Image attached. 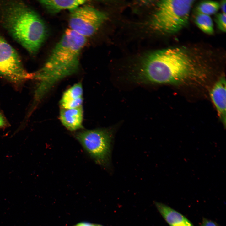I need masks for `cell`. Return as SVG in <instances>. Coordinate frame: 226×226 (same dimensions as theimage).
I'll list each match as a JSON object with an SVG mask.
<instances>
[{"label":"cell","instance_id":"1","mask_svg":"<svg viewBox=\"0 0 226 226\" xmlns=\"http://www.w3.org/2000/svg\"><path fill=\"white\" fill-rule=\"evenodd\" d=\"M195 63L182 48L164 49L151 53L144 58L131 78L145 84L185 83L198 77V70Z\"/></svg>","mask_w":226,"mask_h":226},{"label":"cell","instance_id":"2","mask_svg":"<svg viewBox=\"0 0 226 226\" xmlns=\"http://www.w3.org/2000/svg\"><path fill=\"white\" fill-rule=\"evenodd\" d=\"M0 19L10 35L30 54L39 50L47 35L42 18L25 3L18 1L0 3Z\"/></svg>","mask_w":226,"mask_h":226},{"label":"cell","instance_id":"3","mask_svg":"<svg viewBox=\"0 0 226 226\" xmlns=\"http://www.w3.org/2000/svg\"><path fill=\"white\" fill-rule=\"evenodd\" d=\"M86 38L69 28L53 49L42 68L33 75L41 83L37 94L42 96L58 81L77 72Z\"/></svg>","mask_w":226,"mask_h":226},{"label":"cell","instance_id":"4","mask_svg":"<svg viewBox=\"0 0 226 226\" xmlns=\"http://www.w3.org/2000/svg\"><path fill=\"white\" fill-rule=\"evenodd\" d=\"M195 1L165 0L158 3L151 20L156 30L167 34L175 33L188 24Z\"/></svg>","mask_w":226,"mask_h":226},{"label":"cell","instance_id":"5","mask_svg":"<svg viewBox=\"0 0 226 226\" xmlns=\"http://www.w3.org/2000/svg\"><path fill=\"white\" fill-rule=\"evenodd\" d=\"M113 128L84 131L76 137L83 148L98 164L108 166L110 164Z\"/></svg>","mask_w":226,"mask_h":226},{"label":"cell","instance_id":"6","mask_svg":"<svg viewBox=\"0 0 226 226\" xmlns=\"http://www.w3.org/2000/svg\"><path fill=\"white\" fill-rule=\"evenodd\" d=\"M70 11L69 28L86 38L94 35L107 18L104 13L84 4Z\"/></svg>","mask_w":226,"mask_h":226},{"label":"cell","instance_id":"7","mask_svg":"<svg viewBox=\"0 0 226 226\" xmlns=\"http://www.w3.org/2000/svg\"><path fill=\"white\" fill-rule=\"evenodd\" d=\"M0 75L14 82L33 78L15 49L0 35Z\"/></svg>","mask_w":226,"mask_h":226},{"label":"cell","instance_id":"8","mask_svg":"<svg viewBox=\"0 0 226 226\" xmlns=\"http://www.w3.org/2000/svg\"><path fill=\"white\" fill-rule=\"evenodd\" d=\"M226 79L223 76L216 82L210 92L211 100L219 118L224 126L226 122Z\"/></svg>","mask_w":226,"mask_h":226},{"label":"cell","instance_id":"9","mask_svg":"<svg viewBox=\"0 0 226 226\" xmlns=\"http://www.w3.org/2000/svg\"><path fill=\"white\" fill-rule=\"evenodd\" d=\"M60 118L63 125L70 131H75L82 128L83 120L82 106L71 109L62 108Z\"/></svg>","mask_w":226,"mask_h":226},{"label":"cell","instance_id":"10","mask_svg":"<svg viewBox=\"0 0 226 226\" xmlns=\"http://www.w3.org/2000/svg\"><path fill=\"white\" fill-rule=\"evenodd\" d=\"M83 89L80 83H76L67 90L60 101L62 108L71 109L82 106Z\"/></svg>","mask_w":226,"mask_h":226},{"label":"cell","instance_id":"11","mask_svg":"<svg viewBox=\"0 0 226 226\" xmlns=\"http://www.w3.org/2000/svg\"><path fill=\"white\" fill-rule=\"evenodd\" d=\"M86 0H40V3L48 13L55 14L66 10H73L84 4Z\"/></svg>","mask_w":226,"mask_h":226},{"label":"cell","instance_id":"12","mask_svg":"<svg viewBox=\"0 0 226 226\" xmlns=\"http://www.w3.org/2000/svg\"><path fill=\"white\" fill-rule=\"evenodd\" d=\"M156 207L170 226H192L190 222L181 214L162 203L156 202Z\"/></svg>","mask_w":226,"mask_h":226},{"label":"cell","instance_id":"13","mask_svg":"<svg viewBox=\"0 0 226 226\" xmlns=\"http://www.w3.org/2000/svg\"><path fill=\"white\" fill-rule=\"evenodd\" d=\"M195 22L197 27L203 32L210 35L213 33V24L210 16L197 13L195 18Z\"/></svg>","mask_w":226,"mask_h":226},{"label":"cell","instance_id":"14","mask_svg":"<svg viewBox=\"0 0 226 226\" xmlns=\"http://www.w3.org/2000/svg\"><path fill=\"white\" fill-rule=\"evenodd\" d=\"M220 8V3L213 1H205L200 3L197 6V13L210 16L215 13Z\"/></svg>","mask_w":226,"mask_h":226},{"label":"cell","instance_id":"15","mask_svg":"<svg viewBox=\"0 0 226 226\" xmlns=\"http://www.w3.org/2000/svg\"><path fill=\"white\" fill-rule=\"evenodd\" d=\"M215 21L218 28L222 32H225L226 30V14L223 13L217 14Z\"/></svg>","mask_w":226,"mask_h":226},{"label":"cell","instance_id":"16","mask_svg":"<svg viewBox=\"0 0 226 226\" xmlns=\"http://www.w3.org/2000/svg\"><path fill=\"white\" fill-rule=\"evenodd\" d=\"M202 226H216L213 222L207 220L204 221Z\"/></svg>","mask_w":226,"mask_h":226},{"label":"cell","instance_id":"17","mask_svg":"<svg viewBox=\"0 0 226 226\" xmlns=\"http://www.w3.org/2000/svg\"><path fill=\"white\" fill-rule=\"evenodd\" d=\"M226 0L222 1L221 3H220V7L221 8L222 13H226Z\"/></svg>","mask_w":226,"mask_h":226},{"label":"cell","instance_id":"18","mask_svg":"<svg viewBox=\"0 0 226 226\" xmlns=\"http://www.w3.org/2000/svg\"><path fill=\"white\" fill-rule=\"evenodd\" d=\"M5 124V121L4 118L0 114V127L4 126Z\"/></svg>","mask_w":226,"mask_h":226},{"label":"cell","instance_id":"19","mask_svg":"<svg viewBox=\"0 0 226 226\" xmlns=\"http://www.w3.org/2000/svg\"><path fill=\"white\" fill-rule=\"evenodd\" d=\"M92 225L89 223H82L78 224L77 226H92Z\"/></svg>","mask_w":226,"mask_h":226},{"label":"cell","instance_id":"20","mask_svg":"<svg viewBox=\"0 0 226 226\" xmlns=\"http://www.w3.org/2000/svg\"><path fill=\"white\" fill-rule=\"evenodd\" d=\"M92 226H102L100 225H92Z\"/></svg>","mask_w":226,"mask_h":226}]
</instances>
